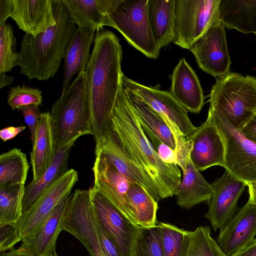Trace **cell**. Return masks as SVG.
Here are the masks:
<instances>
[{
    "label": "cell",
    "instance_id": "6da1fadb",
    "mask_svg": "<svg viewBox=\"0 0 256 256\" xmlns=\"http://www.w3.org/2000/svg\"><path fill=\"white\" fill-rule=\"evenodd\" d=\"M122 50L113 32L96 30L94 48L86 70L96 144L112 130V110L124 74Z\"/></svg>",
    "mask_w": 256,
    "mask_h": 256
},
{
    "label": "cell",
    "instance_id": "7a4b0ae2",
    "mask_svg": "<svg viewBox=\"0 0 256 256\" xmlns=\"http://www.w3.org/2000/svg\"><path fill=\"white\" fill-rule=\"evenodd\" d=\"M112 128L127 154L146 172L160 199L176 195L181 182L178 164L158 157L146 136L128 93L122 84L112 110Z\"/></svg>",
    "mask_w": 256,
    "mask_h": 256
},
{
    "label": "cell",
    "instance_id": "3957f363",
    "mask_svg": "<svg viewBox=\"0 0 256 256\" xmlns=\"http://www.w3.org/2000/svg\"><path fill=\"white\" fill-rule=\"evenodd\" d=\"M52 4L56 25L36 36L25 34L20 44L18 66L29 80L54 77L77 28L62 0Z\"/></svg>",
    "mask_w": 256,
    "mask_h": 256
},
{
    "label": "cell",
    "instance_id": "277c9868",
    "mask_svg": "<svg viewBox=\"0 0 256 256\" xmlns=\"http://www.w3.org/2000/svg\"><path fill=\"white\" fill-rule=\"evenodd\" d=\"M50 116L56 148L82 136H94L86 72L78 74L53 104Z\"/></svg>",
    "mask_w": 256,
    "mask_h": 256
},
{
    "label": "cell",
    "instance_id": "5b68a950",
    "mask_svg": "<svg viewBox=\"0 0 256 256\" xmlns=\"http://www.w3.org/2000/svg\"><path fill=\"white\" fill-rule=\"evenodd\" d=\"M210 102V110L240 130L256 114V77L229 72L213 86Z\"/></svg>",
    "mask_w": 256,
    "mask_h": 256
},
{
    "label": "cell",
    "instance_id": "8992f818",
    "mask_svg": "<svg viewBox=\"0 0 256 256\" xmlns=\"http://www.w3.org/2000/svg\"><path fill=\"white\" fill-rule=\"evenodd\" d=\"M78 178L76 170H68L22 213L14 226H8L12 249L18 242L32 238L38 232L57 206L70 196Z\"/></svg>",
    "mask_w": 256,
    "mask_h": 256
},
{
    "label": "cell",
    "instance_id": "52a82bcc",
    "mask_svg": "<svg viewBox=\"0 0 256 256\" xmlns=\"http://www.w3.org/2000/svg\"><path fill=\"white\" fill-rule=\"evenodd\" d=\"M108 26L117 30L130 44L150 58L160 55L148 14V0H122L109 15Z\"/></svg>",
    "mask_w": 256,
    "mask_h": 256
},
{
    "label": "cell",
    "instance_id": "ba28073f",
    "mask_svg": "<svg viewBox=\"0 0 256 256\" xmlns=\"http://www.w3.org/2000/svg\"><path fill=\"white\" fill-rule=\"evenodd\" d=\"M225 147L224 168L239 180L256 182V144L246 138L222 115L208 110Z\"/></svg>",
    "mask_w": 256,
    "mask_h": 256
},
{
    "label": "cell",
    "instance_id": "9c48e42d",
    "mask_svg": "<svg viewBox=\"0 0 256 256\" xmlns=\"http://www.w3.org/2000/svg\"><path fill=\"white\" fill-rule=\"evenodd\" d=\"M220 0H176L174 34L172 42L190 49L218 18Z\"/></svg>",
    "mask_w": 256,
    "mask_h": 256
},
{
    "label": "cell",
    "instance_id": "30bf717a",
    "mask_svg": "<svg viewBox=\"0 0 256 256\" xmlns=\"http://www.w3.org/2000/svg\"><path fill=\"white\" fill-rule=\"evenodd\" d=\"M62 229L81 242L90 256H107L98 236L89 190H76L70 196Z\"/></svg>",
    "mask_w": 256,
    "mask_h": 256
},
{
    "label": "cell",
    "instance_id": "8fae6325",
    "mask_svg": "<svg viewBox=\"0 0 256 256\" xmlns=\"http://www.w3.org/2000/svg\"><path fill=\"white\" fill-rule=\"evenodd\" d=\"M95 214L123 256H133L140 226L131 221L98 190L89 189Z\"/></svg>",
    "mask_w": 256,
    "mask_h": 256
},
{
    "label": "cell",
    "instance_id": "7c38bea8",
    "mask_svg": "<svg viewBox=\"0 0 256 256\" xmlns=\"http://www.w3.org/2000/svg\"><path fill=\"white\" fill-rule=\"evenodd\" d=\"M224 28L218 18L189 49L204 72L218 78L230 72L232 62Z\"/></svg>",
    "mask_w": 256,
    "mask_h": 256
},
{
    "label": "cell",
    "instance_id": "4fadbf2b",
    "mask_svg": "<svg viewBox=\"0 0 256 256\" xmlns=\"http://www.w3.org/2000/svg\"><path fill=\"white\" fill-rule=\"evenodd\" d=\"M122 85L126 90L136 96L150 106L163 119L176 124L186 138L196 131L198 127L192 123L186 110L170 92L146 86L124 74Z\"/></svg>",
    "mask_w": 256,
    "mask_h": 256
},
{
    "label": "cell",
    "instance_id": "5bb4252c",
    "mask_svg": "<svg viewBox=\"0 0 256 256\" xmlns=\"http://www.w3.org/2000/svg\"><path fill=\"white\" fill-rule=\"evenodd\" d=\"M212 194L204 217L216 232L222 228L236 214L238 202L246 183L228 170L211 184Z\"/></svg>",
    "mask_w": 256,
    "mask_h": 256
},
{
    "label": "cell",
    "instance_id": "9a60e30c",
    "mask_svg": "<svg viewBox=\"0 0 256 256\" xmlns=\"http://www.w3.org/2000/svg\"><path fill=\"white\" fill-rule=\"evenodd\" d=\"M96 156L107 160L127 180L144 188L158 202V194L146 172L124 150L112 129L100 144H96Z\"/></svg>",
    "mask_w": 256,
    "mask_h": 256
},
{
    "label": "cell",
    "instance_id": "2e32d148",
    "mask_svg": "<svg viewBox=\"0 0 256 256\" xmlns=\"http://www.w3.org/2000/svg\"><path fill=\"white\" fill-rule=\"evenodd\" d=\"M192 144L190 158L197 170L203 171L216 166L224 168L225 147L218 130L208 116L189 138Z\"/></svg>",
    "mask_w": 256,
    "mask_h": 256
},
{
    "label": "cell",
    "instance_id": "e0dca14e",
    "mask_svg": "<svg viewBox=\"0 0 256 256\" xmlns=\"http://www.w3.org/2000/svg\"><path fill=\"white\" fill-rule=\"evenodd\" d=\"M220 230L217 244L226 256H234L256 236V204L248 201Z\"/></svg>",
    "mask_w": 256,
    "mask_h": 256
},
{
    "label": "cell",
    "instance_id": "ac0fdd59",
    "mask_svg": "<svg viewBox=\"0 0 256 256\" xmlns=\"http://www.w3.org/2000/svg\"><path fill=\"white\" fill-rule=\"evenodd\" d=\"M93 188L98 190L131 221L136 224L126 198L130 182L105 158L96 156L92 168Z\"/></svg>",
    "mask_w": 256,
    "mask_h": 256
},
{
    "label": "cell",
    "instance_id": "d6986e66",
    "mask_svg": "<svg viewBox=\"0 0 256 256\" xmlns=\"http://www.w3.org/2000/svg\"><path fill=\"white\" fill-rule=\"evenodd\" d=\"M10 18L26 34L36 36L56 24L52 0H12Z\"/></svg>",
    "mask_w": 256,
    "mask_h": 256
},
{
    "label": "cell",
    "instance_id": "ffe728a7",
    "mask_svg": "<svg viewBox=\"0 0 256 256\" xmlns=\"http://www.w3.org/2000/svg\"><path fill=\"white\" fill-rule=\"evenodd\" d=\"M170 94L188 112L198 114L204 96L199 79L186 60L180 58L171 76Z\"/></svg>",
    "mask_w": 256,
    "mask_h": 256
},
{
    "label": "cell",
    "instance_id": "44dd1931",
    "mask_svg": "<svg viewBox=\"0 0 256 256\" xmlns=\"http://www.w3.org/2000/svg\"><path fill=\"white\" fill-rule=\"evenodd\" d=\"M122 0H62L78 27L98 30L108 26L109 15Z\"/></svg>",
    "mask_w": 256,
    "mask_h": 256
},
{
    "label": "cell",
    "instance_id": "7402d4cb",
    "mask_svg": "<svg viewBox=\"0 0 256 256\" xmlns=\"http://www.w3.org/2000/svg\"><path fill=\"white\" fill-rule=\"evenodd\" d=\"M178 166L182 170V179L176 194L177 204L190 210L200 203L208 204L212 194V186L192 164L190 154Z\"/></svg>",
    "mask_w": 256,
    "mask_h": 256
},
{
    "label": "cell",
    "instance_id": "603a6c76",
    "mask_svg": "<svg viewBox=\"0 0 256 256\" xmlns=\"http://www.w3.org/2000/svg\"><path fill=\"white\" fill-rule=\"evenodd\" d=\"M70 196L62 200L50 214L38 232L32 238L21 242L18 249L34 256H50L56 252V245L62 230V224Z\"/></svg>",
    "mask_w": 256,
    "mask_h": 256
},
{
    "label": "cell",
    "instance_id": "cb8c5ba5",
    "mask_svg": "<svg viewBox=\"0 0 256 256\" xmlns=\"http://www.w3.org/2000/svg\"><path fill=\"white\" fill-rule=\"evenodd\" d=\"M96 32L77 27L66 50L62 94L65 92L75 74L86 72L90 56V48L94 42Z\"/></svg>",
    "mask_w": 256,
    "mask_h": 256
},
{
    "label": "cell",
    "instance_id": "d4e9b609",
    "mask_svg": "<svg viewBox=\"0 0 256 256\" xmlns=\"http://www.w3.org/2000/svg\"><path fill=\"white\" fill-rule=\"evenodd\" d=\"M56 150L50 112H42L35 143L30 152V164L32 170V182L40 178L52 162Z\"/></svg>",
    "mask_w": 256,
    "mask_h": 256
},
{
    "label": "cell",
    "instance_id": "484cf974",
    "mask_svg": "<svg viewBox=\"0 0 256 256\" xmlns=\"http://www.w3.org/2000/svg\"><path fill=\"white\" fill-rule=\"evenodd\" d=\"M218 14L228 29L256 34V0H220Z\"/></svg>",
    "mask_w": 256,
    "mask_h": 256
},
{
    "label": "cell",
    "instance_id": "4316f807",
    "mask_svg": "<svg viewBox=\"0 0 256 256\" xmlns=\"http://www.w3.org/2000/svg\"><path fill=\"white\" fill-rule=\"evenodd\" d=\"M74 143L72 142L63 148H57L52 162L42 176L36 181H32L26 186L22 213L28 210L42 194L68 170L67 165L70 152Z\"/></svg>",
    "mask_w": 256,
    "mask_h": 256
},
{
    "label": "cell",
    "instance_id": "83f0119b",
    "mask_svg": "<svg viewBox=\"0 0 256 256\" xmlns=\"http://www.w3.org/2000/svg\"><path fill=\"white\" fill-rule=\"evenodd\" d=\"M176 0H148V14L152 35L160 50L172 42Z\"/></svg>",
    "mask_w": 256,
    "mask_h": 256
},
{
    "label": "cell",
    "instance_id": "f1b7e54d",
    "mask_svg": "<svg viewBox=\"0 0 256 256\" xmlns=\"http://www.w3.org/2000/svg\"><path fill=\"white\" fill-rule=\"evenodd\" d=\"M126 196L138 225L142 228L156 226L158 202L144 188L137 183L130 182Z\"/></svg>",
    "mask_w": 256,
    "mask_h": 256
},
{
    "label": "cell",
    "instance_id": "f546056e",
    "mask_svg": "<svg viewBox=\"0 0 256 256\" xmlns=\"http://www.w3.org/2000/svg\"><path fill=\"white\" fill-rule=\"evenodd\" d=\"M126 91L142 127L176 150V143L174 134L162 117L138 96Z\"/></svg>",
    "mask_w": 256,
    "mask_h": 256
},
{
    "label": "cell",
    "instance_id": "4dcf8cb0",
    "mask_svg": "<svg viewBox=\"0 0 256 256\" xmlns=\"http://www.w3.org/2000/svg\"><path fill=\"white\" fill-rule=\"evenodd\" d=\"M29 170L26 154L14 148L0 156V187L25 184Z\"/></svg>",
    "mask_w": 256,
    "mask_h": 256
},
{
    "label": "cell",
    "instance_id": "1f68e13d",
    "mask_svg": "<svg viewBox=\"0 0 256 256\" xmlns=\"http://www.w3.org/2000/svg\"><path fill=\"white\" fill-rule=\"evenodd\" d=\"M25 184L0 187V228L14 226L22 214Z\"/></svg>",
    "mask_w": 256,
    "mask_h": 256
},
{
    "label": "cell",
    "instance_id": "d6a6232c",
    "mask_svg": "<svg viewBox=\"0 0 256 256\" xmlns=\"http://www.w3.org/2000/svg\"><path fill=\"white\" fill-rule=\"evenodd\" d=\"M185 256H226L211 236L210 228L200 226L189 231V241Z\"/></svg>",
    "mask_w": 256,
    "mask_h": 256
},
{
    "label": "cell",
    "instance_id": "836d02e7",
    "mask_svg": "<svg viewBox=\"0 0 256 256\" xmlns=\"http://www.w3.org/2000/svg\"><path fill=\"white\" fill-rule=\"evenodd\" d=\"M164 256H185L189 241V231L174 225L160 222Z\"/></svg>",
    "mask_w": 256,
    "mask_h": 256
},
{
    "label": "cell",
    "instance_id": "e575fe53",
    "mask_svg": "<svg viewBox=\"0 0 256 256\" xmlns=\"http://www.w3.org/2000/svg\"><path fill=\"white\" fill-rule=\"evenodd\" d=\"M133 256H164L158 224L153 227H140Z\"/></svg>",
    "mask_w": 256,
    "mask_h": 256
},
{
    "label": "cell",
    "instance_id": "d590c367",
    "mask_svg": "<svg viewBox=\"0 0 256 256\" xmlns=\"http://www.w3.org/2000/svg\"><path fill=\"white\" fill-rule=\"evenodd\" d=\"M18 54L13 28L6 23L0 27V74L10 72L18 66Z\"/></svg>",
    "mask_w": 256,
    "mask_h": 256
},
{
    "label": "cell",
    "instance_id": "8d00e7d4",
    "mask_svg": "<svg viewBox=\"0 0 256 256\" xmlns=\"http://www.w3.org/2000/svg\"><path fill=\"white\" fill-rule=\"evenodd\" d=\"M42 100V91L40 89L17 85L10 87L7 104L14 110L20 107L32 104L40 106Z\"/></svg>",
    "mask_w": 256,
    "mask_h": 256
},
{
    "label": "cell",
    "instance_id": "74e56055",
    "mask_svg": "<svg viewBox=\"0 0 256 256\" xmlns=\"http://www.w3.org/2000/svg\"><path fill=\"white\" fill-rule=\"evenodd\" d=\"M143 130L160 159L167 164H178L175 150L162 142L156 136L142 127Z\"/></svg>",
    "mask_w": 256,
    "mask_h": 256
},
{
    "label": "cell",
    "instance_id": "f35d334b",
    "mask_svg": "<svg viewBox=\"0 0 256 256\" xmlns=\"http://www.w3.org/2000/svg\"><path fill=\"white\" fill-rule=\"evenodd\" d=\"M38 104H32L18 108L22 113L24 122L28 126L30 132L32 147L34 146L39 120L42 112Z\"/></svg>",
    "mask_w": 256,
    "mask_h": 256
},
{
    "label": "cell",
    "instance_id": "ab89813d",
    "mask_svg": "<svg viewBox=\"0 0 256 256\" xmlns=\"http://www.w3.org/2000/svg\"><path fill=\"white\" fill-rule=\"evenodd\" d=\"M95 213V212H94ZM96 224L102 248L107 256H123L112 237L105 230L95 214Z\"/></svg>",
    "mask_w": 256,
    "mask_h": 256
},
{
    "label": "cell",
    "instance_id": "60d3db41",
    "mask_svg": "<svg viewBox=\"0 0 256 256\" xmlns=\"http://www.w3.org/2000/svg\"><path fill=\"white\" fill-rule=\"evenodd\" d=\"M239 131L246 138L256 144V114Z\"/></svg>",
    "mask_w": 256,
    "mask_h": 256
},
{
    "label": "cell",
    "instance_id": "b9f144b4",
    "mask_svg": "<svg viewBox=\"0 0 256 256\" xmlns=\"http://www.w3.org/2000/svg\"><path fill=\"white\" fill-rule=\"evenodd\" d=\"M12 11V0H0V27L6 24Z\"/></svg>",
    "mask_w": 256,
    "mask_h": 256
},
{
    "label": "cell",
    "instance_id": "7bdbcfd3",
    "mask_svg": "<svg viewBox=\"0 0 256 256\" xmlns=\"http://www.w3.org/2000/svg\"><path fill=\"white\" fill-rule=\"evenodd\" d=\"M26 128V126H10L4 128L0 130V138L4 142L16 137L20 132Z\"/></svg>",
    "mask_w": 256,
    "mask_h": 256
},
{
    "label": "cell",
    "instance_id": "ee69618b",
    "mask_svg": "<svg viewBox=\"0 0 256 256\" xmlns=\"http://www.w3.org/2000/svg\"><path fill=\"white\" fill-rule=\"evenodd\" d=\"M234 256H256V238L250 241Z\"/></svg>",
    "mask_w": 256,
    "mask_h": 256
},
{
    "label": "cell",
    "instance_id": "f6af8a7d",
    "mask_svg": "<svg viewBox=\"0 0 256 256\" xmlns=\"http://www.w3.org/2000/svg\"><path fill=\"white\" fill-rule=\"evenodd\" d=\"M0 256H34L32 254L17 249H12L8 252H2Z\"/></svg>",
    "mask_w": 256,
    "mask_h": 256
},
{
    "label": "cell",
    "instance_id": "bcb514c9",
    "mask_svg": "<svg viewBox=\"0 0 256 256\" xmlns=\"http://www.w3.org/2000/svg\"><path fill=\"white\" fill-rule=\"evenodd\" d=\"M248 188L249 199L248 201L256 204V182L246 183Z\"/></svg>",
    "mask_w": 256,
    "mask_h": 256
},
{
    "label": "cell",
    "instance_id": "7dc6e473",
    "mask_svg": "<svg viewBox=\"0 0 256 256\" xmlns=\"http://www.w3.org/2000/svg\"><path fill=\"white\" fill-rule=\"evenodd\" d=\"M14 80L12 76H7L6 74H0V88L2 89L8 85L11 84Z\"/></svg>",
    "mask_w": 256,
    "mask_h": 256
},
{
    "label": "cell",
    "instance_id": "c3c4849f",
    "mask_svg": "<svg viewBox=\"0 0 256 256\" xmlns=\"http://www.w3.org/2000/svg\"><path fill=\"white\" fill-rule=\"evenodd\" d=\"M50 256H58L56 252L54 253Z\"/></svg>",
    "mask_w": 256,
    "mask_h": 256
},
{
    "label": "cell",
    "instance_id": "681fc988",
    "mask_svg": "<svg viewBox=\"0 0 256 256\" xmlns=\"http://www.w3.org/2000/svg\"></svg>",
    "mask_w": 256,
    "mask_h": 256
}]
</instances>
